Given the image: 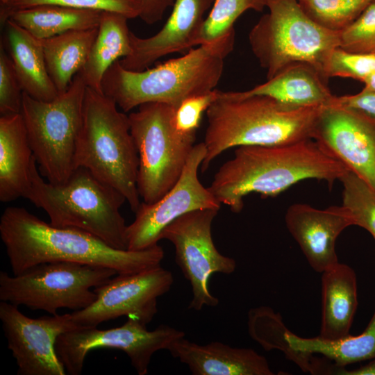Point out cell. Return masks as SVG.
Masks as SVG:
<instances>
[{
  "instance_id": "cell-1",
  "label": "cell",
  "mask_w": 375,
  "mask_h": 375,
  "mask_svg": "<svg viewBox=\"0 0 375 375\" xmlns=\"http://www.w3.org/2000/svg\"><path fill=\"white\" fill-rule=\"evenodd\" d=\"M0 236L13 275L44 262L66 261L133 274L160 265L158 244L142 251L115 249L81 229L57 227L21 207H7L0 218Z\"/></svg>"
},
{
  "instance_id": "cell-2",
  "label": "cell",
  "mask_w": 375,
  "mask_h": 375,
  "mask_svg": "<svg viewBox=\"0 0 375 375\" xmlns=\"http://www.w3.org/2000/svg\"><path fill=\"white\" fill-rule=\"evenodd\" d=\"M347 170L312 138L278 145L240 146L219 168L208 189L221 204L238 213L251 193L273 197L307 179L332 186Z\"/></svg>"
},
{
  "instance_id": "cell-3",
  "label": "cell",
  "mask_w": 375,
  "mask_h": 375,
  "mask_svg": "<svg viewBox=\"0 0 375 375\" xmlns=\"http://www.w3.org/2000/svg\"><path fill=\"white\" fill-rule=\"evenodd\" d=\"M235 38L233 28L212 42L189 49L182 56L142 71L128 70L117 60L106 72L101 92L124 112L149 102L176 108L186 99L216 89Z\"/></svg>"
},
{
  "instance_id": "cell-4",
  "label": "cell",
  "mask_w": 375,
  "mask_h": 375,
  "mask_svg": "<svg viewBox=\"0 0 375 375\" xmlns=\"http://www.w3.org/2000/svg\"><path fill=\"white\" fill-rule=\"evenodd\" d=\"M322 107V106H321ZM321 107L297 108L263 95L223 92L206 110L205 172L224 151L240 146H270L312 138Z\"/></svg>"
},
{
  "instance_id": "cell-5",
  "label": "cell",
  "mask_w": 375,
  "mask_h": 375,
  "mask_svg": "<svg viewBox=\"0 0 375 375\" xmlns=\"http://www.w3.org/2000/svg\"><path fill=\"white\" fill-rule=\"evenodd\" d=\"M36 164L34 157L24 198L43 209L51 225L81 229L115 249H127V226L119 211L126 201L122 194L83 167L62 183L45 181Z\"/></svg>"
},
{
  "instance_id": "cell-6",
  "label": "cell",
  "mask_w": 375,
  "mask_h": 375,
  "mask_svg": "<svg viewBox=\"0 0 375 375\" xmlns=\"http://www.w3.org/2000/svg\"><path fill=\"white\" fill-rule=\"evenodd\" d=\"M139 158L128 115L103 92L86 88L75 166L95 176L124 195L135 212L141 202L137 185Z\"/></svg>"
},
{
  "instance_id": "cell-7",
  "label": "cell",
  "mask_w": 375,
  "mask_h": 375,
  "mask_svg": "<svg viewBox=\"0 0 375 375\" xmlns=\"http://www.w3.org/2000/svg\"><path fill=\"white\" fill-rule=\"evenodd\" d=\"M266 8L269 12L253 26L248 38L267 79L294 62L308 63L326 78L325 66L340 47V32L317 24L297 0H267Z\"/></svg>"
},
{
  "instance_id": "cell-8",
  "label": "cell",
  "mask_w": 375,
  "mask_h": 375,
  "mask_svg": "<svg viewBox=\"0 0 375 375\" xmlns=\"http://www.w3.org/2000/svg\"><path fill=\"white\" fill-rule=\"evenodd\" d=\"M87 86L79 74L66 91L45 101L23 93L21 115L41 174L53 184L74 170Z\"/></svg>"
},
{
  "instance_id": "cell-9",
  "label": "cell",
  "mask_w": 375,
  "mask_h": 375,
  "mask_svg": "<svg viewBox=\"0 0 375 375\" xmlns=\"http://www.w3.org/2000/svg\"><path fill=\"white\" fill-rule=\"evenodd\" d=\"M128 115L139 165L137 185L143 202L153 203L176 183L194 146L196 137L179 133L173 118L176 108L149 102Z\"/></svg>"
},
{
  "instance_id": "cell-10",
  "label": "cell",
  "mask_w": 375,
  "mask_h": 375,
  "mask_svg": "<svg viewBox=\"0 0 375 375\" xmlns=\"http://www.w3.org/2000/svg\"><path fill=\"white\" fill-rule=\"evenodd\" d=\"M117 274L112 269L78 262L56 261L33 266L10 276L0 272V301L51 315L60 308L73 311L91 305L93 289Z\"/></svg>"
},
{
  "instance_id": "cell-11",
  "label": "cell",
  "mask_w": 375,
  "mask_h": 375,
  "mask_svg": "<svg viewBox=\"0 0 375 375\" xmlns=\"http://www.w3.org/2000/svg\"><path fill=\"white\" fill-rule=\"evenodd\" d=\"M184 337V332L168 325L149 331L140 321L127 318L122 326L107 330L78 327L67 331L58 336L55 347L59 360L71 375L81 374L88 353L99 348L124 351L138 374L146 375L152 356L158 351L168 350Z\"/></svg>"
},
{
  "instance_id": "cell-12",
  "label": "cell",
  "mask_w": 375,
  "mask_h": 375,
  "mask_svg": "<svg viewBox=\"0 0 375 375\" xmlns=\"http://www.w3.org/2000/svg\"><path fill=\"white\" fill-rule=\"evenodd\" d=\"M218 211L206 208L186 213L168 225L160 238L174 247L175 261L192 288L189 308L195 310L219 303L209 290L211 275L231 274L236 268L235 260L222 254L212 240V224Z\"/></svg>"
},
{
  "instance_id": "cell-13",
  "label": "cell",
  "mask_w": 375,
  "mask_h": 375,
  "mask_svg": "<svg viewBox=\"0 0 375 375\" xmlns=\"http://www.w3.org/2000/svg\"><path fill=\"white\" fill-rule=\"evenodd\" d=\"M114 276L93 289L97 298L91 305L71 313L77 326L97 327L122 316L147 325L158 312V299L170 290L174 281L172 272L160 265Z\"/></svg>"
},
{
  "instance_id": "cell-14",
  "label": "cell",
  "mask_w": 375,
  "mask_h": 375,
  "mask_svg": "<svg viewBox=\"0 0 375 375\" xmlns=\"http://www.w3.org/2000/svg\"><path fill=\"white\" fill-rule=\"evenodd\" d=\"M206 153L203 142L194 144L173 188L153 203H140L134 221L126 228L127 250L142 251L158 244L162 231L186 213L206 208L220 209L222 204L198 178Z\"/></svg>"
},
{
  "instance_id": "cell-15",
  "label": "cell",
  "mask_w": 375,
  "mask_h": 375,
  "mask_svg": "<svg viewBox=\"0 0 375 375\" xmlns=\"http://www.w3.org/2000/svg\"><path fill=\"white\" fill-rule=\"evenodd\" d=\"M0 319L8 348L16 360L18 375H65L56 342L59 335L77 326L71 313L30 318L18 306L0 302Z\"/></svg>"
},
{
  "instance_id": "cell-16",
  "label": "cell",
  "mask_w": 375,
  "mask_h": 375,
  "mask_svg": "<svg viewBox=\"0 0 375 375\" xmlns=\"http://www.w3.org/2000/svg\"><path fill=\"white\" fill-rule=\"evenodd\" d=\"M312 139L375 190V119L330 102L321 107Z\"/></svg>"
},
{
  "instance_id": "cell-17",
  "label": "cell",
  "mask_w": 375,
  "mask_h": 375,
  "mask_svg": "<svg viewBox=\"0 0 375 375\" xmlns=\"http://www.w3.org/2000/svg\"><path fill=\"white\" fill-rule=\"evenodd\" d=\"M215 0H175L172 11L162 28L148 38L131 31V51L119 60L131 71L149 68L159 58L197 47L206 12Z\"/></svg>"
},
{
  "instance_id": "cell-18",
  "label": "cell",
  "mask_w": 375,
  "mask_h": 375,
  "mask_svg": "<svg viewBox=\"0 0 375 375\" xmlns=\"http://www.w3.org/2000/svg\"><path fill=\"white\" fill-rule=\"evenodd\" d=\"M285 221L310 267L321 274L339 262L336 240L345 228L353 226L342 205L318 209L294 203L288 208Z\"/></svg>"
},
{
  "instance_id": "cell-19",
  "label": "cell",
  "mask_w": 375,
  "mask_h": 375,
  "mask_svg": "<svg viewBox=\"0 0 375 375\" xmlns=\"http://www.w3.org/2000/svg\"><path fill=\"white\" fill-rule=\"evenodd\" d=\"M168 351L194 375H273L267 359L252 349L220 342L201 345L182 338Z\"/></svg>"
},
{
  "instance_id": "cell-20",
  "label": "cell",
  "mask_w": 375,
  "mask_h": 375,
  "mask_svg": "<svg viewBox=\"0 0 375 375\" xmlns=\"http://www.w3.org/2000/svg\"><path fill=\"white\" fill-rule=\"evenodd\" d=\"M4 41L23 92L33 99L49 101L59 92L47 71L41 40L9 19L4 25Z\"/></svg>"
},
{
  "instance_id": "cell-21",
  "label": "cell",
  "mask_w": 375,
  "mask_h": 375,
  "mask_svg": "<svg viewBox=\"0 0 375 375\" xmlns=\"http://www.w3.org/2000/svg\"><path fill=\"white\" fill-rule=\"evenodd\" d=\"M34 156L21 113L0 117V201L24 197Z\"/></svg>"
},
{
  "instance_id": "cell-22",
  "label": "cell",
  "mask_w": 375,
  "mask_h": 375,
  "mask_svg": "<svg viewBox=\"0 0 375 375\" xmlns=\"http://www.w3.org/2000/svg\"><path fill=\"white\" fill-rule=\"evenodd\" d=\"M327 80L314 66L294 62L266 82L243 92L267 96L292 107H321L328 104L334 97Z\"/></svg>"
},
{
  "instance_id": "cell-23",
  "label": "cell",
  "mask_w": 375,
  "mask_h": 375,
  "mask_svg": "<svg viewBox=\"0 0 375 375\" xmlns=\"http://www.w3.org/2000/svg\"><path fill=\"white\" fill-rule=\"evenodd\" d=\"M357 307V278L354 270L338 262L323 272L319 337L335 340L350 334Z\"/></svg>"
},
{
  "instance_id": "cell-24",
  "label": "cell",
  "mask_w": 375,
  "mask_h": 375,
  "mask_svg": "<svg viewBox=\"0 0 375 375\" xmlns=\"http://www.w3.org/2000/svg\"><path fill=\"white\" fill-rule=\"evenodd\" d=\"M128 19L124 15L103 11L98 33L87 61L78 73L86 86L101 92L102 79L116 61L126 57L131 51Z\"/></svg>"
},
{
  "instance_id": "cell-25",
  "label": "cell",
  "mask_w": 375,
  "mask_h": 375,
  "mask_svg": "<svg viewBox=\"0 0 375 375\" xmlns=\"http://www.w3.org/2000/svg\"><path fill=\"white\" fill-rule=\"evenodd\" d=\"M97 33L98 27L71 30L41 40L47 71L59 94L83 68Z\"/></svg>"
},
{
  "instance_id": "cell-26",
  "label": "cell",
  "mask_w": 375,
  "mask_h": 375,
  "mask_svg": "<svg viewBox=\"0 0 375 375\" xmlns=\"http://www.w3.org/2000/svg\"><path fill=\"white\" fill-rule=\"evenodd\" d=\"M101 10L40 4L12 11L10 19L39 40L71 30L98 27Z\"/></svg>"
},
{
  "instance_id": "cell-27",
  "label": "cell",
  "mask_w": 375,
  "mask_h": 375,
  "mask_svg": "<svg viewBox=\"0 0 375 375\" xmlns=\"http://www.w3.org/2000/svg\"><path fill=\"white\" fill-rule=\"evenodd\" d=\"M288 340L296 351L324 356L334 362L337 367L375 358V310L364 331L357 335L350 334L338 339L326 340L319 336L302 338L292 331Z\"/></svg>"
},
{
  "instance_id": "cell-28",
  "label": "cell",
  "mask_w": 375,
  "mask_h": 375,
  "mask_svg": "<svg viewBox=\"0 0 375 375\" xmlns=\"http://www.w3.org/2000/svg\"><path fill=\"white\" fill-rule=\"evenodd\" d=\"M248 331L250 337L265 351L278 349L304 372L317 373V360L313 355L294 350L288 340L290 330L281 315L269 306L251 308L248 312Z\"/></svg>"
},
{
  "instance_id": "cell-29",
  "label": "cell",
  "mask_w": 375,
  "mask_h": 375,
  "mask_svg": "<svg viewBox=\"0 0 375 375\" xmlns=\"http://www.w3.org/2000/svg\"><path fill=\"white\" fill-rule=\"evenodd\" d=\"M303 11L328 30L342 32L374 0H297Z\"/></svg>"
},
{
  "instance_id": "cell-30",
  "label": "cell",
  "mask_w": 375,
  "mask_h": 375,
  "mask_svg": "<svg viewBox=\"0 0 375 375\" xmlns=\"http://www.w3.org/2000/svg\"><path fill=\"white\" fill-rule=\"evenodd\" d=\"M340 181L343 188L342 205L349 212L353 225L367 231L375 240V190L350 170Z\"/></svg>"
},
{
  "instance_id": "cell-31",
  "label": "cell",
  "mask_w": 375,
  "mask_h": 375,
  "mask_svg": "<svg viewBox=\"0 0 375 375\" xmlns=\"http://www.w3.org/2000/svg\"><path fill=\"white\" fill-rule=\"evenodd\" d=\"M267 0H215L205 18L197 40V46L209 43L233 28V24L244 12H262Z\"/></svg>"
},
{
  "instance_id": "cell-32",
  "label": "cell",
  "mask_w": 375,
  "mask_h": 375,
  "mask_svg": "<svg viewBox=\"0 0 375 375\" xmlns=\"http://www.w3.org/2000/svg\"><path fill=\"white\" fill-rule=\"evenodd\" d=\"M40 4L114 12L124 15L128 19L139 17L142 9V0H14L8 7H0L1 26L5 25L12 11Z\"/></svg>"
},
{
  "instance_id": "cell-33",
  "label": "cell",
  "mask_w": 375,
  "mask_h": 375,
  "mask_svg": "<svg viewBox=\"0 0 375 375\" xmlns=\"http://www.w3.org/2000/svg\"><path fill=\"white\" fill-rule=\"evenodd\" d=\"M375 72V53L346 51L340 47L331 53L324 69L325 76L349 78L362 81Z\"/></svg>"
},
{
  "instance_id": "cell-34",
  "label": "cell",
  "mask_w": 375,
  "mask_h": 375,
  "mask_svg": "<svg viewBox=\"0 0 375 375\" xmlns=\"http://www.w3.org/2000/svg\"><path fill=\"white\" fill-rule=\"evenodd\" d=\"M340 47L351 52L375 53V1L340 33Z\"/></svg>"
},
{
  "instance_id": "cell-35",
  "label": "cell",
  "mask_w": 375,
  "mask_h": 375,
  "mask_svg": "<svg viewBox=\"0 0 375 375\" xmlns=\"http://www.w3.org/2000/svg\"><path fill=\"white\" fill-rule=\"evenodd\" d=\"M219 90L197 95L184 100L176 108L173 123L176 130L181 135L196 137L202 116L215 100Z\"/></svg>"
},
{
  "instance_id": "cell-36",
  "label": "cell",
  "mask_w": 375,
  "mask_h": 375,
  "mask_svg": "<svg viewBox=\"0 0 375 375\" xmlns=\"http://www.w3.org/2000/svg\"><path fill=\"white\" fill-rule=\"evenodd\" d=\"M23 90L12 60L1 43L0 47V115L20 113Z\"/></svg>"
},
{
  "instance_id": "cell-37",
  "label": "cell",
  "mask_w": 375,
  "mask_h": 375,
  "mask_svg": "<svg viewBox=\"0 0 375 375\" xmlns=\"http://www.w3.org/2000/svg\"><path fill=\"white\" fill-rule=\"evenodd\" d=\"M332 103L350 108L375 119V92L363 88L355 94L334 96Z\"/></svg>"
},
{
  "instance_id": "cell-38",
  "label": "cell",
  "mask_w": 375,
  "mask_h": 375,
  "mask_svg": "<svg viewBox=\"0 0 375 375\" xmlns=\"http://www.w3.org/2000/svg\"><path fill=\"white\" fill-rule=\"evenodd\" d=\"M175 0H142L140 18L147 24L152 25L160 21L167 8Z\"/></svg>"
},
{
  "instance_id": "cell-39",
  "label": "cell",
  "mask_w": 375,
  "mask_h": 375,
  "mask_svg": "<svg viewBox=\"0 0 375 375\" xmlns=\"http://www.w3.org/2000/svg\"><path fill=\"white\" fill-rule=\"evenodd\" d=\"M332 374L375 375V358L371 360L366 365L351 370H347L344 367H337L335 366Z\"/></svg>"
},
{
  "instance_id": "cell-40",
  "label": "cell",
  "mask_w": 375,
  "mask_h": 375,
  "mask_svg": "<svg viewBox=\"0 0 375 375\" xmlns=\"http://www.w3.org/2000/svg\"><path fill=\"white\" fill-rule=\"evenodd\" d=\"M362 83L364 88L375 92V72L367 77Z\"/></svg>"
},
{
  "instance_id": "cell-41",
  "label": "cell",
  "mask_w": 375,
  "mask_h": 375,
  "mask_svg": "<svg viewBox=\"0 0 375 375\" xmlns=\"http://www.w3.org/2000/svg\"><path fill=\"white\" fill-rule=\"evenodd\" d=\"M14 0H0V7H8Z\"/></svg>"
},
{
  "instance_id": "cell-42",
  "label": "cell",
  "mask_w": 375,
  "mask_h": 375,
  "mask_svg": "<svg viewBox=\"0 0 375 375\" xmlns=\"http://www.w3.org/2000/svg\"><path fill=\"white\" fill-rule=\"evenodd\" d=\"M375 1V0H374Z\"/></svg>"
}]
</instances>
